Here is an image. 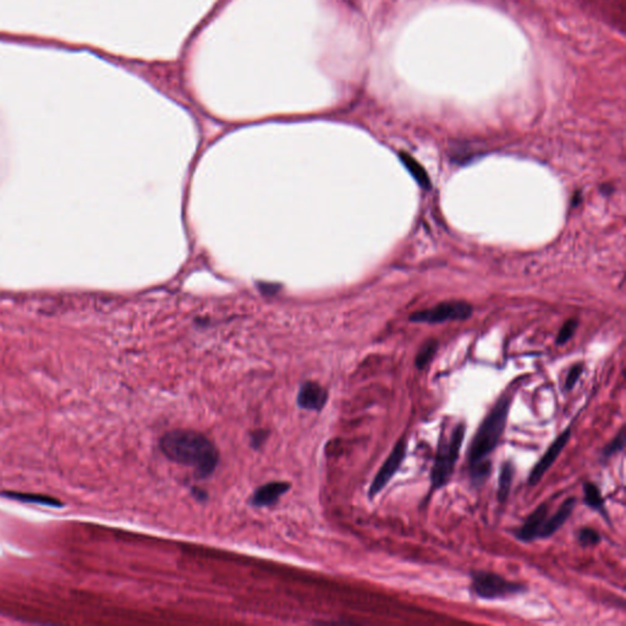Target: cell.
<instances>
[{
  "mask_svg": "<svg viewBox=\"0 0 626 626\" xmlns=\"http://www.w3.org/2000/svg\"><path fill=\"white\" fill-rule=\"evenodd\" d=\"M513 398L504 395L497 400L492 410L484 417L475 433L471 445L468 448V475L471 484L479 487L487 481L492 472V463L488 458L499 444L500 438L506 430Z\"/></svg>",
  "mask_w": 626,
  "mask_h": 626,
  "instance_id": "1",
  "label": "cell"
},
{
  "mask_svg": "<svg viewBox=\"0 0 626 626\" xmlns=\"http://www.w3.org/2000/svg\"><path fill=\"white\" fill-rule=\"evenodd\" d=\"M160 449L174 463L194 468L200 479L210 477L219 461L214 444L200 432L175 430L160 439Z\"/></svg>",
  "mask_w": 626,
  "mask_h": 626,
  "instance_id": "2",
  "label": "cell"
},
{
  "mask_svg": "<svg viewBox=\"0 0 626 626\" xmlns=\"http://www.w3.org/2000/svg\"><path fill=\"white\" fill-rule=\"evenodd\" d=\"M466 433V425L460 422L454 427L449 434L443 433L438 442L437 454L432 468V488L439 490L449 484L454 474V468L458 463L460 450L463 447Z\"/></svg>",
  "mask_w": 626,
  "mask_h": 626,
  "instance_id": "3",
  "label": "cell"
},
{
  "mask_svg": "<svg viewBox=\"0 0 626 626\" xmlns=\"http://www.w3.org/2000/svg\"><path fill=\"white\" fill-rule=\"evenodd\" d=\"M472 592L481 600H504L510 596L525 593V584L508 581L498 573L474 570L471 571Z\"/></svg>",
  "mask_w": 626,
  "mask_h": 626,
  "instance_id": "4",
  "label": "cell"
},
{
  "mask_svg": "<svg viewBox=\"0 0 626 626\" xmlns=\"http://www.w3.org/2000/svg\"><path fill=\"white\" fill-rule=\"evenodd\" d=\"M472 315V306L463 301H448L428 310L411 315L410 321L417 323H439V322L468 320Z\"/></svg>",
  "mask_w": 626,
  "mask_h": 626,
  "instance_id": "5",
  "label": "cell"
},
{
  "mask_svg": "<svg viewBox=\"0 0 626 626\" xmlns=\"http://www.w3.org/2000/svg\"><path fill=\"white\" fill-rule=\"evenodd\" d=\"M406 452H407V443H406L405 437L400 438L393 448L389 457L382 465V468H379L378 474L376 475L374 482L369 486V497L371 499H374L376 495L385 490V486L389 484L390 479L394 477V475L398 472L401 463H404V460H405Z\"/></svg>",
  "mask_w": 626,
  "mask_h": 626,
  "instance_id": "6",
  "label": "cell"
},
{
  "mask_svg": "<svg viewBox=\"0 0 626 626\" xmlns=\"http://www.w3.org/2000/svg\"><path fill=\"white\" fill-rule=\"evenodd\" d=\"M570 437H571V426L567 427L558 437L555 438V441L551 444V447L548 448L547 452L544 453L542 458L540 459V461L533 466L531 472L527 477L528 486H531V487L536 486L542 479L544 474L552 468L553 463H555V460L563 452L564 448L570 441Z\"/></svg>",
  "mask_w": 626,
  "mask_h": 626,
  "instance_id": "7",
  "label": "cell"
},
{
  "mask_svg": "<svg viewBox=\"0 0 626 626\" xmlns=\"http://www.w3.org/2000/svg\"><path fill=\"white\" fill-rule=\"evenodd\" d=\"M548 510H549V506L547 503H542L537 506L536 509L527 516L522 526L516 528L515 531L513 532L514 536L521 542H532L535 540H538L543 525L547 520Z\"/></svg>",
  "mask_w": 626,
  "mask_h": 626,
  "instance_id": "8",
  "label": "cell"
},
{
  "mask_svg": "<svg viewBox=\"0 0 626 626\" xmlns=\"http://www.w3.org/2000/svg\"><path fill=\"white\" fill-rule=\"evenodd\" d=\"M328 400L326 390L316 382H306L301 385L297 395V404L305 410L320 411Z\"/></svg>",
  "mask_w": 626,
  "mask_h": 626,
  "instance_id": "9",
  "label": "cell"
},
{
  "mask_svg": "<svg viewBox=\"0 0 626 626\" xmlns=\"http://www.w3.org/2000/svg\"><path fill=\"white\" fill-rule=\"evenodd\" d=\"M290 484L286 482H270L259 487L251 498V504L257 508L274 506L280 497L289 490Z\"/></svg>",
  "mask_w": 626,
  "mask_h": 626,
  "instance_id": "10",
  "label": "cell"
},
{
  "mask_svg": "<svg viewBox=\"0 0 626 626\" xmlns=\"http://www.w3.org/2000/svg\"><path fill=\"white\" fill-rule=\"evenodd\" d=\"M575 506H576V498L571 497V498L564 500V503L560 506L558 511H557L555 514H553V515L544 522L542 530H541V533H540V538L546 540V538L552 537L555 532L559 531L564 524L569 520V517L573 514Z\"/></svg>",
  "mask_w": 626,
  "mask_h": 626,
  "instance_id": "11",
  "label": "cell"
},
{
  "mask_svg": "<svg viewBox=\"0 0 626 626\" xmlns=\"http://www.w3.org/2000/svg\"><path fill=\"white\" fill-rule=\"evenodd\" d=\"M584 503L591 509L598 511L600 515L605 517V521L609 522L608 513L605 509V501L603 495L600 493L598 486L592 482H584Z\"/></svg>",
  "mask_w": 626,
  "mask_h": 626,
  "instance_id": "12",
  "label": "cell"
},
{
  "mask_svg": "<svg viewBox=\"0 0 626 626\" xmlns=\"http://www.w3.org/2000/svg\"><path fill=\"white\" fill-rule=\"evenodd\" d=\"M515 475V466L511 460H506L500 466L499 481L497 498L499 503H506L510 495L511 484Z\"/></svg>",
  "mask_w": 626,
  "mask_h": 626,
  "instance_id": "13",
  "label": "cell"
},
{
  "mask_svg": "<svg viewBox=\"0 0 626 626\" xmlns=\"http://www.w3.org/2000/svg\"><path fill=\"white\" fill-rule=\"evenodd\" d=\"M399 158L403 164L405 165V168L409 170V173L414 176V179L418 183V185L425 190H430L432 187L431 179L427 174L426 169L422 167L414 157H411L410 154L406 152H400Z\"/></svg>",
  "mask_w": 626,
  "mask_h": 626,
  "instance_id": "14",
  "label": "cell"
},
{
  "mask_svg": "<svg viewBox=\"0 0 626 626\" xmlns=\"http://www.w3.org/2000/svg\"><path fill=\"white\" fill-rule=\"evenodd\" d=\"M6 498H10L12 500H19L24 503H31V504H41V506H62V503L55 498L47 497L42 495H30V493H19V492H4L1 493Z\"/></svg>",
  "mask_w": 626,
  "mask_h": 626,
  "instance_id": "15",
  "label": "cell"
},
{
  "mask_svg": "<svg viewBox=\"0 0 626 626\" xmlns=\"http://www.w3.org/2000/svg\"><path fill=\"white\" fill-rule=\"evenodd\" d=\"M625 428L623 427L620 431H619V433L616 434V437L613 438L611 442L608 443V444L602 449V457H600V459H602V460H607V459L611 458L613 455L620 453V452L624 450V448H625Z\"/></svg>",
  "mask_w": 626,
  "mask_h": 626,
  "instance_id": "16",
  "label": "cell"
},
{
  "mask_svg": "<svg viewBox=\"0 0 626 626\" xmlns=\"http://www.w3.org/2000/svg\"><path fill=\"white\" fill-rule=\"evenodd\" d=\"M438 349L437 340H428V342L421 347V350L416 356L415 365L418 369H423L428 363L431 362L432 358L436 355Z\"/></svg>",
  "mask_w": 626,
  "mask_h": 626,
  "instance_id": "17",
  "label": "cell"
},
{
  "mask_svg": "<svg viewBox=\"0 0 626 626\" xmlns=\"http://www.w3.org/2000/svg\"><path fill=\"white\" fill-rule=\"evenodd\" d=\"M578 540L582 547H592V546L600 544L602 538H600V532L596 531L591 527H582L578 535Z\"/></svg>",
  "mask_w": 626,
  "mask_h": 626,
  "instance_id": "18",
  "label": "cell"
},
{
  "mask_svg": "<svg viewBox=\"0 0 626 626\" xmlns=\"http://www.w3.org/2000/svg\"><path fill=\"white\" fill-rule=\"evenodd\" d=\"M582 372H584V365H582V363H576V365H573V367L569 371L568 376H567L565 389L568 390V392L573 390V387L576 385L578 380H579L580 377H581Z\"/></svg>",
  "mask_w": 626,
  "mask_h": 626,
  "instance_id": "19",
  "label": "cell"
},
{
  "mask_svg": "<svg viewBox=\"0 0 626 626\" xmlns=\"http://www.w3.org/2000/svg\"><path fill=\"white\" fill-rule=\"evenodd\" d=\"M576 328H578V321L576 320H570V321L565 322V324H564L563 328L559 332L558 338H557V344L558 345H564L570 338L573 337Z\"/></svg>",
  "mask_w": 626,
  "mask_h": 626,
  "instance_id": "20",
  "label": "cell"
},
{
  "mask_svg": "<svg viewBox=\"0 0 626 626\" xmlns=\"http://www.w3.org/2000/svg\"><path fill=\"white\" fill-rule=\"evenodd\" d=\"M268 437V432L267 431H256L255 433L251 434V444H252L253 448L261 447L264 442H266V439Z\"/></svg>",
  "mask_w": 626,
  "mask_h": 626,
  "instance_id": "21",
  "label": "cell"
},
{
  "mask_svg": "<svg viewBox=\"0 0 626 626\" xmlns=\"http://www.w3.org/2000/svg\"><path fill=\"white\" fill-rule=\"evenodd\" d=\"M194 497H195L196 499L205 500L207 499V493H205L203 490H199V488H194Z\"/></svg>",
  "mask_w": 626,
  "mask_h": 626,
  "instance_id": "22",
  "label": "cell"
}]
</instances>
